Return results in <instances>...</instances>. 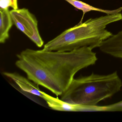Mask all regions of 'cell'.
I'll use <instances>...</instances> for the list:
<instances>
[{
	"label": "cell",
	"instance_id": "obj_1",
	"mask_svg": "<svg viewBox=\"0 0 122 122\" xmlns=\"http://www.w3.org/2000/svg\"><path fill=\"white\" fill-rule=\"evenodd\" d=\"M92 50L88 47L68 51L27 48L17 55L15 65L28 79L58 97L66 91L78 71L95 64L98 59Z\"/></svg>",
	"mask_w": 122,
	"mask_h": 122
},
{
	"label": "cell",
	"instance_id": "obj_2",
	"mask_svg": "<svg viewBox=\"0 0 122 122\" xmlns=\"http://www.w3.org/2000/svg\"><path fill=\"white\" fill-rule=\"evenodd\" d=\"M122 20L121 13L90 18L85 22L68 28L44 45L48 51H68L83 47L93 49L99 47L102 42L112 35L106 26Z\"/></svg>",
	"mask_w": 122,
	"mask_h": 122
},
{
	"label": "cell",
	"instance_id": "obj_3",
	"mask_svg": "<svg viewBox=\"0 0 122 122\" xmlns=\"http://www.w3.org/2000/svg\"><path fill=\"white\" fill-rule=\"evenodd\" d=\"M122 82L117 71L107 75L92 73L74 78L61 100L74 105L92 107L120 91Z\"/></svg>",
	"mask_w": 122,
	"mask_h": 122
},
{
	"label": "cell",
	"instance_id": "obj_4",
	"mask_svg": "<svg viewBox=\"0 0 122 122\" xmlns=\"http://www.w3.org/2000/svg\"><path fill=\"white\" fill-rule=\"evenodd\" d=\"M13 23L16 27L27 36L37 47L44 45L39 32L38 23L34 15L28 9L23 8L10 11Z\"/></svg>",
	"mask_w": 122,
	"mask_h": 122
},
{
	"label": "cell",
	"instance_id": "obj_5",
	"mask_svg": "<svg viewBox=\"0 0 122 122\" xmlns=\"http://www.w3.org/2000/svg\"><path fill=\"white\" fill-rule=\"evenodd\" d=\"M2 73L3 75L13 81L23 92L44 99L45 92L40 89L38 85L27 77V78L15 72L5 71Z\"/></svg>",
	"mask_w": 122,
	"mask_h": 122
},
{
	"label": "cell",
	"instance_id": "obj_6",
	"mask_svg": "<svg viewBox=\"0 0 122 122\" xmlns=\"http://www.w3.org/2000/svg\"><path fill=\"white\" fill-rule=\"evenodd\" d=\"M99 48L104 53L122 59V30L103 41Z\"/></svg>",
	"mask_w": 122,
	"mask_h": 122
},
{
	"label": "cell",
	"instance_id": "obj_7",
	"mask_svg": "<svg viewBox=\"0 0 122 122\" xmlns=\"http://www.w3.org/2000/svg\"><path fill=\"white\" fill-rule=\"evenodd\" d=\"M43 100L46 102L48 106L54 110L65 112H80L90 111L89 107L69 103L59 99L58 97H55L46 93H45V98Z\"/></svg>",
	"mask_w": 122,
	"mask_h": 122
},
{
	"label": "cell",
	"instance_id": "obj_8",
	"mask_svg": "<svg viewBox=\"0 0 122 122\" xmlns=\"http://www.w3.org/2000/svg\"><path fill=\"white\" fill-rule=\"evenodd\" d=\"M14 24L10 11L8 9H0V43L4 44L10 37V30Z\"/></svg>",
	"mask_w": 122,
	"mask_h": 122
},
{
	"label": "cell",
	"instance_id": "obj_9",
	"mask_svg": "<svg viewBox=\"0 0 122 122\" xmlns=\"http://www.w3.org/2000/svg\"><path fill=\"white\" fill-rule=\"evenodd\" d=\"M65 0L69 4H70L76 8L82 11L83 15L82 17L81 21H80L81 22H82L83 16L87 12H88L92 10L104 13L107 14V15H114V14L120 13L122 10V7L113 10H104L95 7L93 6H91L83 2L78 0Z\"/></svg>",
	"mask_w": 122,
	"mask_h": 122
},
{
	"label": "cell",
	"instance_id": "obj_10",
	"mask_svg": "<svg viewBox=\"0 0 122 122\" xmlns=\"http://www.w3.org/2000/svg\"><path fill=\"white\" fill-rule=\"evenodd\" d=\"M102 111H122V101L109 105L101 106Z\"/></svg>",
	"mask_w": 122,
	"mask_h": 122
},
{
	"label": "cell",
	"instance_id": "obj_11",
	"mask_svg": "<svg viewBox=\"0 0 122 122\" xmlns=\"http://www.w3.org/2000/svg\"><path fill=\"white\" fill-rule=\"evenodd\" d=\"M12 3L11 0H0V8L3 9H8L12 7Z\"/></svg>",
	"mask_w": 122,
	"mask_h": 122
},
{
	"label": "cell",
	"instance_id": "obj_12",
	"mask_svg": "<svg viewBox=\"0 0 122 122\" xmlns=\"http://www.w3.org/2000/svg\"><path fill=\"white\" fill-rule=\"evenodd\" d=\"M12 5L11 7L13 10H17L18 9V0H11Z\"/></svg>",
	"mask_w": 122,
	"mask_h": 122
}]
</instances>
